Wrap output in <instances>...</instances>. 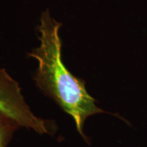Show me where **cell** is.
<instances>
[{
  "label": "cell",
  "instance_id": "6da1fadb",
  "mask_svg": "<svg viewBox=\"0 0 147 147\" xmlns=\"http://www.w3.org/2000/svg\"><path fill=\"white\" fill-rule=\"evenodd\" d=\"M61 27V23L52 18L49 10L42 12L38 26L40 45L29 54L38 63L34 79L44 94L72 117L77 131L88 142L83 131L85 121L91 116L108 113L96 105V100L86 89L85 82L74 76L63 63Z\"/></svg>",
  "mask_w": 147,
  "mask_h": 147
},
{
  "label": "cell",
  "instance_id": "7a4b0ae2",
  "mask_svg": "<svg viewBox=\"0 0 147 147\" xmlns=\"http://www.w3.org/2000/svg\"><path fill=\"white\" fill-rule=\"evenodd\" d=\"M0 113L13 119L20 127L37 134L53 135L55 132L52 121L37 117L31 110L19 84L5 69H0Z\"/></svg>",
  "mask_w": 147,
  "mask_h": 147
},
{
  "label": "cell",
  "instance_id": "3957f363",
  "mask_svg": "<svg viewBox=\"0 0 147 147\" xmlns=\"http://www.w3.org/2000/svg\"><path fill=\"white\" fill-rule=\"evenodd\" d=\"M20 127L15 121L0 113V147H7L14 133Z\"/></svg>",
  "mask_w": 147,
  "mask_h": 147
}]
</instances>
